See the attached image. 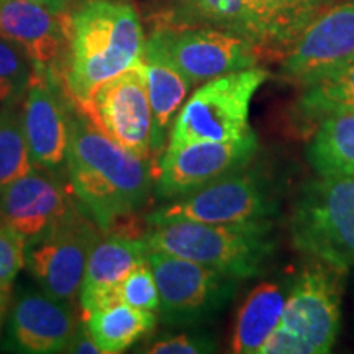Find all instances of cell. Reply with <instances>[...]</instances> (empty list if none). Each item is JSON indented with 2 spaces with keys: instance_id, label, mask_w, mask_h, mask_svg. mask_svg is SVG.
Returning a JSON list of instances; mask_svg holds the SVG:
<instances>
[{
  "instance_id": "cell-10",
  "label": "cell",
  "mask_w": 354,
  "mask_h": 354,
  "mask_svg": "<svg viewBox=\"0 0 354 354\" xmlns=\"http://www.w3.org/2000/svg\"><path fill=\"white\" fill-rule=\"evenodd\" d=\"M354 59V0L328 6L318 13L284 51L281 74L305 87Z\"/></svg>"
},
{
  "instance_id": "cell-20",
  "label": "cell",
  "mask_w": 354,
  "mask_h": 354,
  "mask_svg": "<svg viewBox=\"0 0 354 354\" xmlns=\"http://www.w3.org/2000/svg\"><path fill=\"white\" fill-rule=\"evenodd\" d=\"M143 68L151 107V159L156 161L165 151L169 128L184 105L192 87L187 79L165 57L143 51Z\"/></svg>"
},
{
  "instance_id": "cell-8",
  "label": "cell",
  "mask_w": 354,
  "mask_h": 354,
  "mask_svg": "<svg viewBox=\"0 0 354 354\" xmlns=\"http://www.w3.org/2000/svg\"><path fill=\"white\" fill-rule=\"evenodd\" d=\"M143 51L174 66L192 86L258 66L263 48L241 35L207 26H156Z\"/></svg>"
},
{
  "instance_id": "cell-28",
  "label": "cell",
  "mask_w": 354,
  "mask_h": 354,
  "mask_svg": "<svg viewBox=\"0 0 354 354\" xmlns=\"http://www.w3.org/2000/svg\"><path fill=\"white\" fill-rule=\"evenodd\" d=\"M117 302L127 304L133 308L148 310V312L158 313L159 290L148 258L141 261V263L123 279V282L118 286L117 290Z\"/></svg>"
},
{
  "instance_id": "cell-15",
  "label": "cell",
  "mask_w": 354,
  "mask_h": 354,
  "mask_svg": "<svg viewBox=\"0 0 354 354\" xmlns=\"http://www.w3.org/2000/svg\"><path fill=\"white\" fill-rule=\"evenodd\" d=\"M0 37L19 44L33 71L44 73L68 46V17L26 0H0Z\"/></svg>"
},
{
  "instance_id": "cell-2",
  "label": "cell",
  "mask_w": 354,
  "mask_h": 354,
  "mask_svg": "<svg viewBox=\"0 0 354 354\" xmlns=\"http://www.w3.org/2000/svg\"><path fill=\"white\" fill-rule=\"evenodd\" d=\"M145 39L140 15L123 0H87L71 13L66 84L79 107L102 84L140 63Z\"/></svg>"
},
{
  "instance_id": "cell-16",
  "label": "cell",
  "mask_w": 354,
  "mask_h": 354,
  "mask_svg": "<svg viewBox=\"0 0 354 354\" xmlns=\"http://www.w3.org/2000/svg\"><path fill=\"white\" fill-rule=\"evenodd\" d=\"M33 166L57 169L68 156L69 122L46 73L33 71L26 88V102L21 115Z\"/></svg>"
},
{
  "instance_id": "cell-18",
  "label": "cell",
  "mask_w": 354,
  "mask_h": 354,
  "mask_svg": "<svg viewBox=\"0 0 354 354\" xmlns=\"http://www.w3.org/2000/svg\"><path fill=\"white\" fill-rule=\"evenodd\" d=\"M76 331V320L69 310L48 294H26L13 310V339L25 353L68 351Z\"/></svg>"
},
{
  "instance_id": "cell-32",
  "label": "cell",
  "mask_w": 354,
  "mask_h": 354,
  "mask_svg": "<svg viewBox=\"0 0 354 354\" xmlns=\"http://www.w3.org/2000/svg\"><path fill=\"white\" fill-rule=\"evenodd\" d=\"M26 2L38 3V6L48 8L53 13H64L74 0H26Z\"/></svg>"
},
{
  "instance_id": "cell-3",
  "label": "cell",
  "mask_w": 354,
  "mask_h": 354,
  "mask_svg": "<svg viewBox=\"0 0 354 354\" xmlns=\"http://www.w3.org/2000/svg\"><path fill=\"white\" fill-rule=\"evenodd\" d=\"M272 220L240 223L174 221L145 236L149 251L177 256L238 279H253L276 253Z\"/></svg>"
},
{
  "instance_id": "cell-21",
  "label": "cell",
  "mask_w": 354,
  "mask_h": 354,
  "mask_svg": "<svg viewBox=\"0 0 354 354\" xmlns=\"http://www.w3.org/2000/svg\"><path fill=\"white\" fill-rule=\"evenodd\" d=\"M292 281H268L251 290L240 312L232 336V351L259 354L276 330L289 297Z\"/></svg>"
},
{
  "instance_id": "cell-33",
  "label": "cell",
  "mask_w": 354,
  "mask_h": 354,
  "mask_svg": "<svg viewBox=\"0 0 354 354\" xmlns=\"http://www.w3.org/2000/svg\"><path fill=\"white\" fill-rule=\"evenodd\" d=\"M0 315H2V300H0Z\"/></svg>"
},
{
  "instance_id": "cell-30",
  "label": "cell",
  "mask_w": 354,
  "mask_h": 354,
  "mask_svg": "<svg viewBox=\"0 0 354 354\" xmlns=\"http://www.w3.org/2000/svg\"><path fill=\"white\" fill-rule=\"evenodd\" d=\"M216 343L207 335L184 333L162 338L145 349L148 354H203L214 353Z\"/></svg>"
},
{
  "instance_id": "cell-19",
  "label": "cell",
  "mask_w": 354,
  "mask_h": 354,
  "mask_svg": "<svg viewBox=\"0 0 354 354\" xmlns=\"http://www.w3.org/2000/svg\"><path fill=\"white\" fill-rule=\"evenodd\" d=\"M156 26H207L250 38L264 50V39L245 0H166Z\"/></svg>"
},
{
  "instance_id": "cell-7",
  "label": "cell",
  "mask_w": 354,
  "mask_h": 354,
  "mask_svg": "<svg viewBox=\"0 0 354 354\" xmlns=\"http://www.w3.org/2000/svg\"><path fill=\"white\" fill-rule=\"evenodd\" d=\"M279 207L271 176L248 165L159 207L148 215V223L159 227L184 220L202 223L271 220L279 214Z\"/></svg>"
},
{
  "instance_id": "cell-6",
  "label": "cell",
  "mask_w": 354,
  "mask_h": 354,
  "mask_svg": "<svg viewBox=\"0 0 354 354\" xmlns=\"http://www.w3.org/2000/svg\"><path fill=\"white\" fill-rule=\"evenodd\" d=\"M269 77L268 69L254 66L201 84L177 113L166 149L241 138L253 130L250 127L251 100Z\"/></svg>"
},
{
  "instance_id": "cell-31",
  "label": "cell",
  "mask_w": 354,
  "mask_h": 354,
  "mask_svg": "<svg viewBox=\"0 0 354 354\" xmlns=\"http://www.w3.org/2000/svg\"><path fill=\"white\" fill-rule=\"evenodd\" d=\"M66 353H76V354H102L100 348L97 346L94 336L91 335L87 325L77 328L76 335H74L73 342H71L68 351Z\"/></svg>"
},
{
  "instance_id": "cell-26",
  "label": "cell",
  "mask_w": 354,
  "mask_h": 354,
  "mask_svg": "<svg viewBox=\"0 0 354 354\" xmlns=\"http://www.w3.org/2000/svg\"><path fill=\"white\" fill-rule=\"evenodd\" d=\"M33 171L24 120L15 109L0 112V190Z\"/></svg>"
},
{
  "instance_id": "cell-22",
  "label": "cell",
  "mask_w": 354,
  "mask_h": 354,
  "mask_svg": "<svg viewBox=\"0 0 354 354\" xmlns=\"http://www.w3.org/2000/svg\"><path fill=\"white\" fill-rule=\"evenodd\" d=\"M305 158L322 177H354V109L323 118L305 148Z\"/></svg>"
},
{
  "instance_id": "cell-13",
  "label": "cell",
  "mask_w": 354,
  "mask_h": 354,
  "mask_svg": "<svg viewBox=\"0 0 354 354\" xmlns=\"http://www.w3.org/2000/svg\"><path fill=\"white\" fill-rule=\"evenodd\" d=\"M258 151L259 140L254 130H250L241 138L201 141L177 149H166L159 161L158 196L165 198L187 196L248 166Z\"/></svg>"
},
{
  "instance_id": "cell-4",
  "label": "cell",
  "mask_w": 354,
  "mask_h": 354,
  "mask_svg": "<svg viewBox=\"0 0 354 354\" xmlns=\"http://www.w3.org/2000/svg\"><path fill=\"white\" fill-rule=\"evenodd\" d=\"M344 272L313 259L292 281L281 322L259 354H326L342 325Z\"/></svg>"
},
{
  "instance_id": "cell-5",
  "label": "cell",
  "mask_w": 354,
  "mask_h": 354,
  "mask_svg": "<svg viewBox=\"0 0 354 354\" xmlns=\"http://www.w3.org/2000/svg\"><path fill=\"white\" fill-rule=\"evenodd\" d=\"M299 253L348 271L354 266V177H318L300 187L289 216Z\"/></svg>"
},
{
  "instance_id": "cell-1",
  "label": "cell",
  "mask_w": 354,
  "mask_h": 354,
  "mask_svg": "<svg viewBox=\"0 0 354 354\" xmlns=\"http://www.w3.org/2000/svg\"><path fill=\"white\" fill-rule=\"evenodd\" d=\"M68 171L74 192L100 228L143 205L153 185L148 161L128 151L92 120H69Z\"/></svg>"
},
{
  "instance_id": "cell-14",
  "label": "cell",
  "mask_w": 354,
  "mask_h": 354,
  "mask_svg": "<svg viewBox=\"0 0 354 354\" xmlns=\"http://www.w3.org/2000/svg\"><path fill=\"white\" fill-rule=\"evenodd\" d=\"M71 212L63 187L50 177L28 172L0 190V214L3 225L26 243L37 240Z\"/></svg>"
},
{
  "instance_id": "cell-29",
  "label": "cell",
  "mask_w": 354,
  "mask_h": 354,
  "mask_svg": "<svg viewBox=\"0 0 354 354\" xmlns=\"http://www.w3.org/2000/svg\"><path fill=\"white\" fill-rule=\"evenodd\" d=\"M26 241L7 225L0 227V292H8L25 266Z\"/></svg>"
},
{
  "instance_id": "cell-11",
  "label": "cell",
  "mask_w": 354,
  "mask_h": 354,
  "mask_svg": "<svg viewBox=\"0 0 354 354\" xmlns=\"http://www.w3.org/2000/svg\"><path fill=\"white\" fill-rule=\"evenodd\" d=\"M94 245L92 225L71 210L55 228L26 243L25 264L44 294L69 302L81 292L86 264Z\"/></svg>"
},
{
  "instance_id": "cell-27",
  "label": "cell",
  "mask_w": 354,
  "mask_h": 354,
  "mask_svg": "<svg viewBox=\"0 0 354 354\" xmlns=\"http://www.w3.org/2000/svg\"><path fill=\"white\" fill-rule=\"evenodd\" d=\"M33 76V64L19 44L0 37V104L24 94Z\"/></svg>"
},
{
  "instance_id": "cell-12",
  "label": "cell",
  "mask_w": 354,
  "mask_h": 354,
  "mask_svg": "<svg viewBox=\"0 0 354 354\" xmlns=\"http://www.w3.org/2000/svg\"><path fill=\"white\" fill-rule=\"evenodd\" d=\"M81 110L128 151L151 159L153 120L143 61L102 84Z\"/></svg>"
},
{
  "instance_id": "cell-17",
  "label": "cell",
  "mask_w": 354,
  "mask_h": 354,
  "mask_svg": "<svg viewBox=\"0 0 354 354\" xmlns=\"http://www.w3.org/2000/svg\"><path fill=\"white\" fill-rule=\"evenodd\" d=\"M145 238L112 236L95 243L88 254L81 286V305L86 318L97 308L117 302L123 279L148 258Z\"/></svg>"
},
{
  "instance_id": "cell-25",
  "label": "cell",
  "mask_w": 354,
  "mask_h": 354,
  "mask_svg": "<svg viewBox=\"0 0 354 354\" xmlns=\"http://www.w3.org/2000/svg\"><path fill=\"white\" fill-rule=\"evenodd\" d=\"M349 109H354V59L302 87L292 105V118L300 128H315L328 115Z\"/></svg>"
},
{
  "instance_id": "cell-24",
  "label": "cell",
  "mask_w": 354,
  "mask_h": 354,
  "mask_svg": "<svg viewBox=\"0 0 354 354\" xmlns=\"http://www.w3.org/2000/svg\"><path fill=\"white\" fill-rule=\"evenodd\" d=\"M158 322V315L148 310L133 308L115 302L97 308L86 318V325L94 336L102 354L127 351L140 338L149 333Z\"/></svg>"
},
{
  "instance_id": "cell-23",
  "label": "cell",
  "mask_w": 354,
  "mask_h": 354,
  "mask_svg": "<svg viewBox=\"0 0 354 354\" xmlns=\"http://www.w3.org/2000/svg\"><path fill=\"white\" fill-rule=\"evenodd\" d=\"M263 33L264 48L286 51L333 0H245Z\"/></svg>"
},
{
  "instance_id": "cell-9",
  "label": "cell",
  "mask_w": 354,
  "mask_h": 354,
  "mask_svg": "<svg viewBox=\"0 0 354 354\" xmlns=\"http://www.w3.org/2000/svg\"><path fill=\"white\" fill-rule=\"evenodd\" d=\"M159 290V318L166 325H197L227 308L240 281L207 266L177 256L149 251Z\"/></svg>"
}]
</instances>
